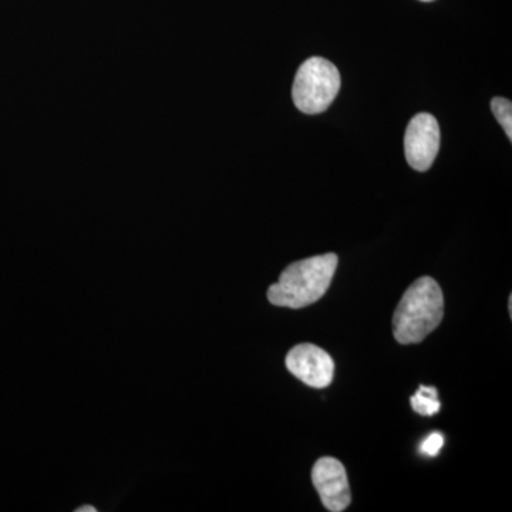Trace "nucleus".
Listing matches in <instances>:
<instances>
[{"mask_svg":"<svg viewBox=\"0 0 512 512\" xmlns=\"http://www.w3.org/2000/svg\"><path fill=\"white\" fill-rule=\"evenodd\" d=\"M338 261V255L325 254L289 265L279 281L268 289L269 302L291 309H302L318 302L332 284Z\"/></svg>","mask_w":512,"mask_h":512,"instance_id":"1","label":"nucleus"},{"mask_svg":"<svg viewBox=\"0 0 512 512\" xmlns=\"http://www.w3.org/2000/svg\"><path fill=\"white\" fill-rule=\"evenodd\" d=\"M444 316V296L440 285L423 276L406 292L393 316V335L402 345L423 342L439 328Z\"/></svg>","mask_w":512,"mask_h":512,"instance_id":"2","label":"nucleus"},{"mask_svg":"<svg viewBox=\"0 0 512 512\" xmlns=\"http://www.w3.org/2000/svg\"><path fill=\"white\" fill-rule=\"evenodd\" d=\"M339 90L338 67L323 57H311L296 73L292 99L302 113L320 114L329 109Z\"/></svg>","mask_w":512,"mask_h":512,"instance_id":"3","label":"nucleus"},{"mask_svg":"<svg viewBox=\"0 0 512 512\" xmlns=\"http://www.w3.org/2000/svg\"><path fill=\"white\" fill-rule=\"evenodd\" d=\"M440 127L429 113L416 114L404 134V154L413 170H429L439 154Z\"/></svg>","mask_w":512,"mask_h":512,"instance_id":"4","label":"nucleus"},{"mask_svg":"<svg viewBox=\"0 0 512 512\" xmlns=\"http://www.w3.org/2000/svg\"><path fill=\"white\" fill-rule=\"evenodd\" d=\"M286 367L296 379L315 389L328 387L335 375L332 357L311 343L295 346L286 356Z\"/></svg>","mask_w":512,"mask_h":512,"instance_id":"5","label":"nucleus"},{"mask_svg":"<svg viewBox=\"0 0 512 512\" xmlns=\"http://www.w3.org/2000/svg\"><path fill=\"white\" fill-rule=\"evenodd\" d=\"M312 481L322 504L332 512L345 511L350 505L348 473L339 460L323 457L312 468Z\"/></svg>","mask_w":512,"mask_h":512,"instance_id":"6","label":"nucleus"},{"mask_svg":"<svg viewBox=\"0 0 512 512\" xmlns=\"http://www.w3.org/2000/svg\"><path fill=\"white\" fill-rule=\"evenodd\" d=\"M437 396H439V392L436 387L420 386L419 392L413 394L410 399L414 412L421 416H434L439 413L441 406Z\"/></svg>","mask_w":512,"mask_h":512,"instance_id":"7","label":"nucleus"},{"mask_svg":"<svg viewBox=\"0 0 512 512\" xmlns=\"http://www.w3.org/2000/svg\"><path fill=\"white\" fill-rule=\"evenodd\" d=\"M491 111L498 120V123L503 126L505 134L508 138H512V103L511 100L504 99V97H494L491 100Z\"/></svg>","mask_w":512,"mask_h":512,"instance_id":"8","label":"nucleus"},{"mask_svg":"<svg viewBox=\"0 0 512 512\" xmlns=\"http://www.w3.org/2000/svg\"><path fill=\"white\" fill-rule=\"evenodd\" d=\"M444 439L440 433H433L427 437L426 440L421 443V453L426 456L436 457L440 453L441 447H443Z\"/></svg>","mask_w":512,"mask_h":512,"instance_id":"9","label":"nucleus"},{"mask_svg":"<svg viewBox=\"0 0 512 512\" xmlns=\"http://www.w3.org/2000/svg\"><path fill=\"white\" fill-rule=\"evenodd\" d=\"M76 512H97V510L92 505H84L82 508H77Z\"/></svg>","mask_w":512,"mask_h":512,"instance_id":"10","label":"nucleus"},{"mask_svg":"<svg viewBox=\"0 0 512 512\" xmlns=\"http://www.w3.org/2000/svg\"><path fill=\"white\" fill-rule=\"evenodd\" d=\"M421 2H433V0H421Z\"/></svg>","mask_w":512,"mask_h":512,"instance_id":"11","label":"nucleus"}]
</instances>
